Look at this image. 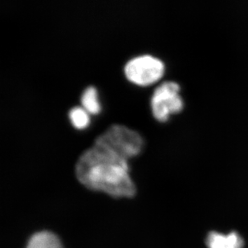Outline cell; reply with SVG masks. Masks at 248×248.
Returning a JSON list of instances; mask_svg holds the SVG:
<instances>
[{"mask_svg": "<svg viewBox=\"0 0 248 248\" xmlns=\"http://www.w3.org/2000/svg\"><path fill=\"white\" fill-rule=\"evenodd\" d=\"M208 248H242L244 241L236 232L228 234L211 232L206 238Z\"/></svg>", "mask_w": 248, "mask_h": 248, "instance_id": "obj_4", "label": "cell"}, {"mask_svg": "<svg viewBox=\"0 0 248 248\" xmlns=\"http://www.w3.org/2000/svg\"><path fill=\"white\" fill-rule=\"evenodd\" d=\"M69 117L73 125L78 129H84L89 124V116L80 107H74L69 112Z\"/></svg>", "mask_w": 248, "mask_h": 248, "instance_id": "obj_7", "label": "cell"}, {"mask_svg": "<svg viewBox=\"0 0 248 248\" xmlns=\"http://www.w3.org/2000/svg\"><path fill=\"white\" fill-rule=\"evenodd\" d=\"M81 103L88 112L96 114L100 112L101 107L97 101V94L94 87L89 86L84 90L81 97Z\"/></svg>", "mask_w": 248, "mask_h": 248, "instance_id": "obj_6", "label": "cell"}, {"mask_svg": "<svg viewBox=\"0 0 248 248\" xmlns=\"http://www.w3.org/2000/svg\"><path fill=\"white\" fill-rule=\"evenodd\" d=\"M143 145L138 132L112 124L80 155L76 165L78 181L89 190L113 198H133L137 189L129 175L128 160L139 155Z\"/></svg>", "mask_w": 248, "mask_h": 248, "instance_id": "obj_1", "label": "cell"}, {"mask_svg": "<svg viewBox=\"0 0 248 248\" xmlns=\"http://www.w3.org/2000/svg\"><path fill=\"white\" fill-rule=\"evenodd\" d=\"M26 248H64L61 239L55 233L42 231L33 234L28 239Z\"/></svg>", "mask_w": 248, "mask_h": 248, "instance_id": "obj_5", "label": "cell"}, {"mask_svg": "<svg viewBox=\"0 0 248 248\" xmlns=\"http://www.w3.org/2000/svg\"><path fill=\"white\" fill-rule=\"evenodd\" d=\"M179 86L175 82L162 83L155 89L151 99L153 114L160 122H166L171 113L180 112L183 102L179 95Z\"/></svg>", "mask_w": 248, "mask_h": 248, "instance_id": "obj_2", "label": "cell"}, {"mask_svg": "<svg viewBox=\"0 0 248 248\" xmlns=\"http://www.w3.org/2000/svg\"><path fill=\"white\" fill-rule=\"evenodd\" d=\"M164 64L154 56H138L132 59L124 67V73L130 81L139 85L156 82L164 73Z\"/></svg>", "mask_w": 248, "mask_h": 248, "instance_id": "obj_3", "label": "cell"}]
</instances>
